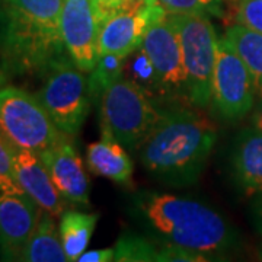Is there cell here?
Wrapping results in <instances>:
<instances>
[{
	"label": "cell",
	"mask_w": 262,
	"mask_h": 262,
	"mask_svg": "<svg viewBox=\"0 0 262 262\" xmlns=\"http://www.w3.org/2000/svg\"><path fill=\"white\" fill-rule=\"evenodd\" d=\"M61 9L63 0H0V63L9 77L42 76L70 58Z\"/></svg>",
	"instance_id": "obj_1"
},
{
	"label": "cell",
	"mask_w": 262,
	"mask_h": 262,
	"mask_svg": "<svg viewBox=\"0 0 262 262\" xmlns=\"http://www.w3.org/2000/svg\"><path fill=\"white\" fill-rule=\"evenodd\" d=\"M217 141L214 124L185 106L162 111L140 147L139 159L151 177L184 187L195 182Z\"/></svg>",
	"instance_id": "obj_2"
},
{
	"label": "cell",
	"mask_w": 262,
	"mask_h": 262,
	"mask_svg": "<svg viewBox=\"0 0 262 262\" xmlns=\"http://www.w3.org/2000/svg\"><path fill=\"white\" fill-rule=\"evenodd\" d=\"M133 211L162 242L179 245L222 259L237 246V234L220 213L191 198L143 191L133 198Z\"/></svg>",
	"instance_id": "obj_3"
},
{
	"label": "cell",
	"mask_w": 262,
	"mask_h": 262,
	"mask_svg": "<svg viewBox=\"0 0 262 262\" xmlns=\"http://www.w3.org/2000/svg\"><path fill=\"white\" fill-rule=\"evenodd\" d=\"M99 105L101 128L110 131L115 140L133 151H137L162 114L151 96L125 76L103 91Z\"/></svg>",
	"instance_id": "obj_4"
},
{
	"label": "cell",
	"mask_w": 262,
	"mask_h": 262,
	"mask_svg": "<svg viewBox=\"0 0 262 262\" xmlns=\"http://www.w3.org/2000/svg\"><path fill=\"white\" fill-rule=\"evenodd\" d=\"M168 19L178 31L187 76L188 101L196 108H207L213 99L217 41L215 29L204 15H170Z\"/></svg>",
	"instance_id": "obj_5"
},
{
	"label": "cell",
	"mask_w": 262,
	"mask_h": 262,
	"mask_svg": "<svg viewBox=\"0 0 262 262\" xmlns=\"http://www.w3.org/2000/svg\"><path fill=\"white\" fill-rule=\"evenodd\" d=\"M41 77L42 84L37 92L39 101L57 128L69 137H75L82 130L94 102L86 73L70 58H64Z\"/></svg>",
	"instance_id": "obj_6"
},
{
	"label": "cell",
	"mask_w": 262,
	"mask_h": 262,
	"mask_svg": "<svg viewBox=\"0 0 262 262\" xmlns=\"http://www.w3.org/2000/svg\"><path fill=\"white\" fill-rule=\"evenodd\" d=\"M0 128L10 140L38 155L66 137L37 95L13 84L0 88Z\"/></svg>",
	"instance_id": "obj_7"
},
{
	"label": "cell",
	"mask_w": 262,
	"mask_h": 262,
	"mask_svg": "<svg viewBox=\"0 0 262 262\" xmlns=\"http://www.w3.org/2000/svg\"><path fill=\"white\" fill-rule=\"evenodd\" d=\"M256 88L253 77L226 37L219 38L213 75L215 111L226 121H239L255 106Z\"/></svg>",
	"instance_id": "obj_8"
},
{
	"label": "cell",
	"mask_w": 262,
	"mask_h": 262,
	"mask_svg": "<svg viewBox=\"0 0 262 262\" xmlns=\"http://www.w3.org/2000/svg\"><path fill=\"white\" fill-rule=\"evenodd\" d=\"M42 211L15 177H0V258L3 261H20Z\"/></svg>",
	"instance_id": "obj_9"
},
{
	"label": "cell",
	"mask_w": 262,
	"mask_h": 262,
	"mask_svg": "<svg viewBox=\"0 0 262 262\" xmlns=\"http://www.w3.org/2000/svg\"><path fill=\"white\" fill-rule=\"evenodd\" d=\"M140 48L147 54L159 77L163 96L188 101L187 76L178 31L168 19H159L146 29Z\"/></svg>",
	"instance_id": "obj_10"
},
{
	"label": "cell",
	"mask_w": 262,
	"mask_h": 262,
	"mask_svg": "<svg viewBox=\"0 0 262 262\" xmlns=\"http://www.w3.org/2000/svg\"><path fill=\"white\" fill-rule=\"evenodd\" d=\"M101 20L94 0H63L61 35L70 60L84 73L98 63Z\"/></svg>",
	"instance_id": "obj_11"
},
{
	"label": "cell",
	"mask_w": 262,
	"mask_h": 262,
	"mask_svg": "<svg viewBox=\"0 0 262 262\" xmlns=\"http://www.w3.org/2000/svg\"><path fill=\"white\" fill-rule=\"evenodd\" d=\"M39 158L44 162L50 178L66 203L75 206L89 204L91 187L83 160L80 159V155L69 136L39 153Z\"/></svg>",
	"instance_id": "obj_12"
},
{
	"label": "cell",
	"mask_w": 262,
	"mask_h": 262,
	"mask_svg": "<svg viewBox=\"0 0 262 262\" xmlns=\"http://www.w3.org/2000/svg\"><path fill=\"white\" fill-rule=\"evenodd\" d=\"M3 137L9 149L13 177L16 178L19 185L42 207V210L56 217H61L66 211L64 198L60 195V192L54 187L39 155L16 144L5 133Z\"/></svg>",
	"instance_id": "obj_13"
},
{
	"label": "cell",
	"mask_w": 262,
	"mask_h": 262,
	"mask_svg": "<svg viewBox=\"0 0 262 262\" xmlns=\"http://www.w3.org/2000/svg\"><path fill=\"white\" fill-rule=\"evenodd\" d=\"M168 13L159 3L150 5L139 13L115 12L106 19L99 31L98 51L99 54H117L130 57L137 51L150 24L165 18Z\"/></svg>",
	"instance_id": "obj_14"
},
{
	"label": "cell",
	"mask_w": 262,
	"mask_h": 262,
	"mask_svg": "<svg viewBox=\"0 0 262 262\" xmlns=\"http://www.w3.org/2000/svg\"><path fill=\"white\" fill-rule=\"evenodd\" d=\"M230 165L234 182L245 195L262 194V130L252 127L237 136Z\"/></svg>",
	"instance_id": "obj_15"
},
{
	"label": "cell",
	"mask_w": 262,
	"mask_h": 262,
	"mask_svg": "<svg viewBox=\"0 0 262 262\" xmlns=\"http://www.w3.org/2000/svg\"><path fill=\"white\" fill-rule=\"evenodd\" d=\"M86 162L91 172L98 177L111 179L121 185L131 182L133 162L127 149L105 128H102L101 140L92 143L86 150Z\"/></svg>",
	"instance_id": "obj_16"
},
{
	"label": "cell",
	"mask_w": 262,
	"mask_h": 262,
	"mask_svg": "<svg viewBox=\"0 0 262 262\" xmlns=\"http://www.w3.org/2000/svg\"><path fill=\"white\" fill-rule=\"evenodd\" d=\"M56 215L42 211L34 233L25 246L20 261L25 262H66L67 255L60 236Z\"/></svg>",
	"instance_id": "obj_17"
},
{
	"label": "cell",
	"mask_w": 262,
	"mask_h": 262,
	"mask_svg": "<svg viewBox=\"0 0 262 262\" xmlns=\"http://www.w3.org/2000/svg\"><path fill=\"white\" fill-rule=\"evenodd\" d=\"M99 214L67 210L60 217V236L67 261H79L94 234Z\"/></svg>",
	"instance_id": "obj_18"
},
{
	"label": "cell",
	"mask_w": 262,
	"mask_h": 262,
	"mask_svg": "<svg viewBox=\"0 0 262 262\" xmlns=\"http://www.w3.org/2000/svg\"><path fill=\"white\" fill-rule=\"evenodd\" d=\"M225 37L244 58L253 77L256 94L262 95V34L233 24L227 28Z\"/></svg>",
	"instance_id": "obj_19"
},
{
	"label": "cell",
	"mask_w": 262,
	"mask_h": 262,
	"mask_svg": "<svg viewBox=\"0 0 262 262\" xmlns=\"http://www.w3.org/2000/svg\"><path fill=\"white\" fill-rule=\"evenodd\" d=\"M125 60H127L125 57L117 56V54H110V53L99 54L98 63L88 77L92 101H99L103 91L124 76Z\"/></svg>",
	"instance_id": "obj_20"
},
{
	"label": "cell",
	"mask_w": 262,
	"mask_h": 262,
	"mask_svg": "<svg viewBox=\"0 0 262 262\" xmlns=\"http://www.w3.org/2000/svg\"><path fill=\"white\" fill-rule=\"evenodd\" d=\"M159 245L137 233L125 232L120 236L114 248V261L156 262Z\"/></svg>",
	"instance_id": "obj_21"
},
{
	"label": "cell",
	"mask_w": 262,
	"mask_h": 262,
	"mask_svg": "<svg viewBox=\"0 0 262 262\" xmlns=\"http://www.w3.org/2000/svg\"><path fill=\"white\" fill-rule=\"evenodd\" d=\"M124 67L130 70V76H125V77L134 80L150 96H153V94H159L163 96L158 73H156V70H155V67L151 64L147 54L141 48H139L137 51H134L131 54L130 63L125 64Z\"/></svg>",
	"instance_id": "obj_22"
},
{
	"label": "cell",
	"mask_w": 262,
	"mask_h": 262,
	"mask_svg": "<svg viewBox=\"0 0 262 262\" xmlns=\"http://www.w3.org/2000/svg\"><path fill=\"white\" fill-rule=\"evenodd\" d=\"M166 13L170 15H220L222 0H158Z\"/></svg>",
	"instance_id": "obj_23"
},
{
	"label": "cell",
	"mask_w": 262,
	"mask_h": 262,
	"mask_svg": "<svg viewBox=\"0 0 262 262\" xmlns=\"http://www.w3.org/2000/svg\"><path fill=\"white\" fill-rule=\"evenodd\" d=\"M213 261L206 253L192 251L179 245L160 242L156 262H207Z\"/></svg>",
	"instance_id": "obj_24"
},
{
	"label": "cell",
	"mask_w": 262,
	"mask_h": 262,
	"mask_svg": "<svg viewBox=\"0 0 262 262\" xmlns=\"http://www.w3.org/2000/svg\"><path fill=\"white\" fill-rule=\"evenodd\" d=\"M236 24L262 34V0H239Z\"/></svg>",
	"instance_id": "obj_25"
},
{
	"label": "cell",
	"mask_w": 262,
	"mask_h": 262,
	"mask_svg": "<svg viewBox=\"0 0 262 262\" xmlns=\"http://www.w3.org/2000/svg\"><path fill=\"white\" fill-rule=\"evenodd\" d=\"M0 177H13L9 149L6 146V141H5L2 130H0Z\"/></svg>",
	"instance_id": "obj_26"
},
{
	"label": "cell",
	"mask_w": 262,
	"mask_h": 262,
	"mask_svg": "<svg viewBox=\"0 0 262 262\" xmlns=\"http://www.w3.org/2000/svg\"><path fill=\"white\" fill-rule=\"evenodd\" d=\"M114 248H106V249H95V251H84L79 262H111L114 261Z\"/></svg>",
	"instance_id": "obj_27"
},
{
	"label": "cell",
	"mask_w": 262,
	"mask_h": 262,
	"mask_svg": "<svg viewBox=\"0 0 262 262\" xmlns=\"http://www.w3.org/2000/svg\"><path fill=\"white\" fill-rule=\"evenodd\" d=\"M253 219H255V226L258 233L262 236V194L256 200L255 206H253Z\"/></svg>",
	"instance_id": "obj_28"
},
{
	"label": "cell",
	"mask_w": 262,
	"mask_h": 262,
	"mask_svg": "<svg viewBox=\"0 0 262 262\" xmlns=\"http://www.w3.org/2000/svg\"><path fill=\"white\" fill-rule=\"evenodd\" d=\"M252 124H253V127H256V128L262 130V95H261L259 102L256 103L255 111H253L252 114Z\"/></svg>",
	"instance_id": "obj_29"
},
{
	"label": "cell",
	"mask_w": 262,
	"mask_h": 262,
	"mask_svg": "<svg viewBox=\"0 0 262 262\" xmlns=\"http://www.w3.org/2000/svg\"><path fill=\"white\" fill-rule=\"evenodd\" d=\"M8 80H9V76L6 75V72H5L3 66H2V63H0V88L8 83Z\"/></svg>",
	"instance_id": "obj_30"
},
{
	"label": "cell",
	"mask_w": 262,
	"mask_h": 262,
	"mask_svg": "<svg viewBox=\"0 0 262 262\" xmlns=\"http://www.w3.org/2000/svg\"><path fill=\"white\" fill-rule=\"evenodd\" d=\"M149 3H151V5H155V3H158V0H147Z\"/></svg>",
	"instance_id": "obj_31"
}]
</instances>
